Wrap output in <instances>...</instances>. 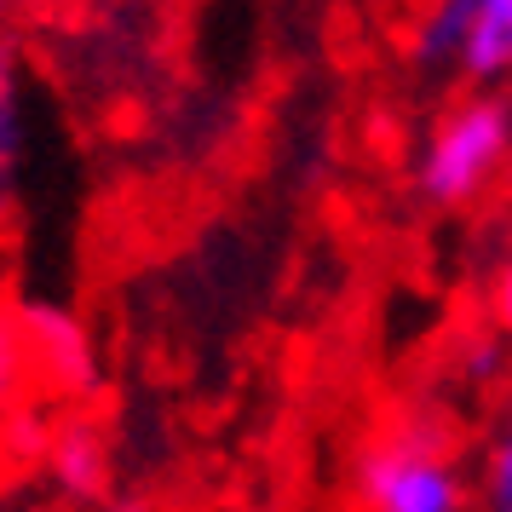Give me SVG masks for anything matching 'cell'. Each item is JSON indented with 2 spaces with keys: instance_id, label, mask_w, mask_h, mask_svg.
Instances as JSON below:
<instances>
[{
  "instance_id": "obj_1",
  "label": "cell",
  "mask_w": 512,
  "mask_h": 512,
  "mask_svg": "<svg viewBox=\"0 0 512 512\" xmlns=\"http://www.w3.org/2000/svg\"><path fill=\"white\" fill-rule=\"evenodd\" d=\"M357 507L363 512H461L466 478L449 443L432 426H397L374 438L357 461Z\"/></svg>"
},
{
  "instance_id": "obj_2",
  "label": "cell",
  "mask_w": 512,
  "mask_h": 512,
  "mask_svg": "<svg viewBox=\"0 0 512 512\" xmlns=\"http://www.w3.org/2000/svg\"><path fill=\"white\" fill-rule=\"evenodd\" d=\"M512 156V104L507 98H466L432 127L420 150V196L438 208H466Z\"/></svg>"
},
{
  "instance_id": "obj_3",
  "label": "cell",
  "mask_w": 512,
  "mask_h": 512,
  "mask_svg": "<svg viewBox=\"0 0 512 512\" xmlns=\"http://www.w3.org/2000/svg\"><path fill=\"white\" fill-rule=\"evenodd\" d=\"M24 340H29V363L47 369L52 386H70V392H87L93 386V340L87 328L75 323L70 311L58 305H29L24 311Z\"/></svg>"
},
{
  "instance_id": "obj_4",
  "label": "cell",
  "mask_w": 512,
  "mask_h": 512,
  "mask_svg": "<svg viewBox=\"0 0 512 512\" xmlns=\"http://www.w3.org/2000/svg\"><path fill=\"white\" fill-rule=\"evenodd\" d=\"M47 472L70 501H98L110 489V443H104V432L93 420L58 426L47 443Z\"/></svg>"
},
{
  "instance_id": "obj_5",
  "label": "cell",
  "mask_w": 512,
  "mask_h": 512,
  "mask_svg": "<svg viewBox=\"0 0 512 512\" xmlns=\"http://www.w3.org/2000/svg\"><path fill=\"white\" fill-rule=\"evenodd\" d=\"M455 64L472 81H501L512 70V0H472V29Z\"/></svg>"
},
{
  "instance_id": "obj_6",
  "label": "cell",
  "mask_w": 512,
  "mask_h": 512,
  "mask_svg": "<svg viewBox=\"0 0 512 512\" xmlns=\"http://www.w3.org/2000/svg\"><path fill=\"white\" fill-rule=\"evenodd\" d=\"M18 162H24V110H18V75L0 58V213L12 208L18 190Z\"/></svg>"
},
{
  "instance_id": "obj_7",
  "label": "cell",
  "mask_w": 512,
  "mask_h": 512,
  "mask_svg": "<svg viewBox=\"0 0 512 512\" xmlns=\"http://www.w3.org/2000/svg\"><path fill=\"white\" fill-rule=\"evenodd\" d=\"M24 374H29V340H24V317H12L0 305V409L24 392Z\"/></svg>"
},
{
  "instance_id": "obj_8",
  "label": "cell",
  "mask_w": 512,
  "mask_h": 512,
  "mask_svg": "<svg viewBox=\"0 0 512 512\" xmlns=\"http://www.w3.org/2000/svg\"><path fill=\"white\" fill-rule=\"evenodd\" d=\"M484 512H512V420L501 426V438L489 449L484 466Z\"/></svg>"
},
{
  "instance_id": "obj_9",
  "label": "cell",
  "mask_w": 512,
  "mask_h": 512,
  "mask_svg": "<svg viewBox=\"0 0 512 512\" xmlns=\"http://www.w3.org/2000/svg\"><path fill=\"white\" fill-rule=\"evenodd\" d=\"M495 323L507 328V340H512V259L501 271V282H495Z\"/></svg>"
},
{
  "instance_id": "obj_10",
  "label": "cell",
  "mask_w": 512,
  "mask_h": 512,
  "mask_svg": "<svg viewBox=\"0 0 512 512\" xmlns=\"http://www.w3.org/2000/svg\"><path fill=\"white\" fill-rule=\"evenodd\" d=\"M110 512H156V507H144V501H110Z\"/></svg>"
},
{
  "instance_id": "obj_11",
  "label": "cell",
  "mask_w": 512,
  "mask_h": 512,
  "mask_svg": "<svg viewBox=\"0 0 512 512\" xmlns=\"http://www.w3.org/2000/svg\"><path fill=\"white\" fill-rule=\"evenodd\" d=\"M0 12H6V0H0Z\"/></svg>"
}]
</instances>
